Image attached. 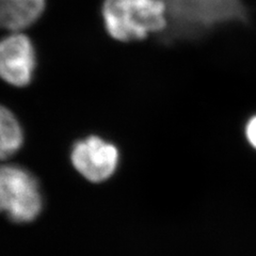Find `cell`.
<instances>
[{
  "label": "cell",
  "instance_id": "cell-1",
  "mask_svg": "<svg viewBox=\"0 0 256 256\" xmlns=\"http://www.w3.org/2000/svg\"><path fill=\"white\" fill-rule=\"evenodd\" d=\"M102 18L108 34L118 41L132 42L168 28L162 0H105Z\"/></svg>",
  "mask_w": 256,
  "mask_h": 256
},
{
  "label": "cell",
  "instance_id": "cell-2",
  "mask_svg": "<svg viewBox=\"0 0 256 256\" xmlns=\"http://www.w3.org/2000/svg\"><path fill=\"white\" fill-rule=\"evenodd\" d=\"M43 198L38 182L20 166H0V214L18 223L34 221L41 214Z\"/></svg>",
  "mask_w": 256,
  "mask_h": 256
},
{
  "label": "cell",
  "instance_id": "cell-3",
  "mask_svg": "<svg viewBox=\"0 0 256 256\" xmlns=\"http://www.w3.org/2000/svg\"><path fill=\"white\" fill-rule=\"evenodd\" d=\"M70 160L75 169L92 182L109 180L118 166V148L96 136L77 141L70 152Z\"/></svg>",
  "mask_w": 256,
  "mask_h": 256
},
{
  "label": "cell",
  "instance_id": "cell-4",
  "mask_svg": "<svg viewBox=\"0 0 256 256\" xmlns=\"http://www.w3.org/2000/svg\"><path fill=\"white\" fill-rule=\"evenodd\" d=\"M36 66L34 46L30 38L15 34L0 41V78L15 86H26Z\"/></svg>",
  "mask_w": 256,
  "mask_h": 256
},
{
  "label": "cell",
  "instance_id": "cell-5",
  "mask_svg": "<svg viewBox=\"0 0 256 256\" xmlns=\"http://www.w3.org/2000/svg\"><path fill=\"white\" fill-rule=\"evenodd\" d=\"M45 0H0V28L20 30L36 22Z\"/></svg>",
  "mask_w": 256,
  "mask_h": 256
},
{
  "label": "cell",
  "instance_id": "cell-6",
  "mask_svg": "<svg viewBox=\"0 0 256 256\" xmlns=\"http://www.w3.org/2000/svg\"><path fill=\"white\" fill-rule=\"evenodd\" d=\"M22 143L24 132L18 118L8 108L0 106V160L14 155Z\"/></svg>",
  "mask_w": 256,
  "mask_h": 256
},
{
  "label": "cell",
  "instance_id": "cell-7",
  "mask_svg": "<svg viewBox=\"0 0 256 256\" xmlns=\"http://www.w3.org/2000/svg\"><path fill=\"white\" fill-rule=\"evenodd\" d=\"M244 134L248 143L256 150V114L249 118L244 127Z\"/></svg>",
  "mask_w": 256,
  "mask_h": 256
}]
</instances>
